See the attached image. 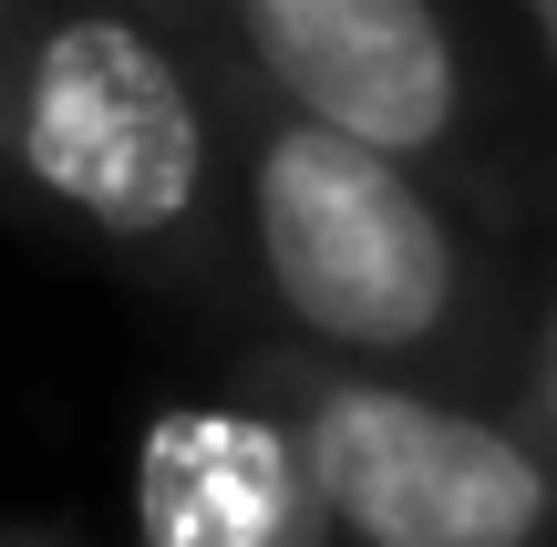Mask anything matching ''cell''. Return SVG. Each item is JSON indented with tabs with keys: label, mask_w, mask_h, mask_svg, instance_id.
Here are the masks:
<instances>
[{
	"label": "cell",
	"mask_w": 557,
	"mask_h": 547,
	"mask_svg": "<svg viewBox=\"0 0 557 547\" xmlns=\"http://www.w3.org/2000/svg\"><path fill=\"white\" fill-rule=\"evenodd\" d=\"M248 248L278 321L331 362L413 372L465 331V238L423 197L413 156L259 103L248 124Z\"/></svg>",
	"instance_id": "cell-1"
},
{
	"label": "cell",
	"mask_w": 557,
	"mask_h": 547,
	"mask_svg": "<svg viewBox=\"0 0 557 547\" xmlns=\"http://www.w3.org/2000/svg\"><path fill=\"white\" fill-rule=\"evenodd\" d=\"M269 393L320 465L341 547H557V465L527 424L310 341L269 362Z\"/></svg>",
	"instance_id": "cell-2"
},
{
	"label": "cell",
	"mask_w": 557,
	"mask_h": 547,
	"mask_svg": "<svg viewBox=\"0 0 557 547\" xmlns=\"http://www.w3.org/2000/svg\"><path fill=\"white\" fill-rule=\"evenodd\" d=\"M0 165L114 248H186L207 217V103L124 11H32L0 103Z\"/></svg>",
	"instance_id": "cell-3"
},
{
	"label": "cell",
	"mask_w": 557,
	"mask_h": 547,
	"mask_svg": "<svg viewBox=\"0 0 557 547\" xmlns=\"http://www.w3.org/2000/svg\"><path fill=\"white\" fill-rule=\"evenodd\" d=\"M248 73L278 103L393 156H444L465 124V52L434 0H227Z\"/></svg>",
	"instance_id": "cell-4"
},
{
	"label": "cell",
	"mask_w": 557,
	"mask_h": 547,
	"mask_svg": "<svg viewBox=\"0 0 557 547\" xmlns=\"http://www.w3.org/2000/svg\"><path fill=\"white\" fill-rule=\"evenodd\" d=\"M135 547H341L299 424L269 403H165L135 434Z\"/></svg>",
	"instance_id": "cell-5"
},
{
	"label": "cell",
	"mask_w": 557,
	"mask_h": 547,
	"mask_svg": "<svg viewBox=\"0 0 557 547\" xmlns=\"http://www.w3.org/2000/svg\"><path fill=\"white\" fill-rule=\"evenodd\" d=\"M527 434H537L547 465H557V310H547V331H537V372H527Z\"/></svg>",
	"instance_id": "cell-6"
},
{
	"label": "cell",
	"mask_w": 557,
	"mask_h": 547,
	"mask_svg": "<svg viewBox=\"0 0 557 547\" xmlns=\"http://www.w3.org/2000/svg\"><path fill=\"white\" fill-rule=\"evenodd\" d=\"M32 41V0H0V103H11V62Z\"/></svg>",
	"instance_id": "cell-7"
},
{
	"label": "cell",
	"mask_w": 557,
	"mask_h": 547,
	"mask_svg": "<svg viewBox=\"0 0 557 547\" xmlns=\"http://www.w3.org/2000/svg\"><path fill=\"white\" fill-rule=\"evenodd\" d=\"M517 11H527V32H537V52L557 62V0H517Z\"/></svg>",
	"instance_id": "cell-8"
}]
</instances>
